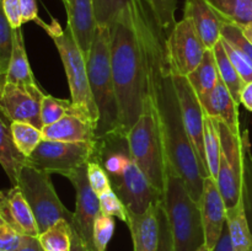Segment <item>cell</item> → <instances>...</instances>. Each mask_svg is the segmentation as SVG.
<instances>
[{"label": "cell", "mask_w": 252, "mask_h": 251, "mask_svg": "<svg viewBox=\"0 0 252 251\" xmlns=\"http://www.w3.org/2000/svg\"><path fill=\"white\" fill-rule=\"evenodd\" d=\"M140 36L147 65L144 102L149 105L157 118L170 171L184 180L192 198L199 202L204 177L185 129L174 73L167 58L165 32L158 26L150 10L140 20Z\"/></svg>", "instance_id": "cell-1"}, {"label": "cell", "mask_w": 252, "mask_h": 251, "mask_svg": "<svg viewBox=\"0 0 252 251\" xmlns=\"http://www.w3.org/2000/svg\"><path fill=\"white\" fill-rule=\"evenodd\" d=\"M218 121V120H217ZM220 133V162L216 181L225 202L226 209H231L244 201V145L241 133H235L218 121Z\"/></svg>", "instance_id": "cell-9"}, {"label": "cell", "mask_w": 252, "mask_h": 251, "mask_svg": "<svg viewBox=\"0 0 252 251\" xmlns=\"http://www.w3.org/2000/svg\"><path fill=\"white\" fill-rule=\"evenodd\" d=\"M172 73H174V70H172ZM174 84L180 101V106H181L185 129H186L189 142H191L194 153L197 155L202 175L206 179V177H209L203 145L204 117H206V115H204V111L202 108L198 95L191 86L187 76H182L174 73Z\"/></svg>", "instance_id": "cell-12"}, {"label": "cell", "mask_w": 252, "mask_h": 251, "mask_svg": "<svg viewBox=\"0 0 252 251\" xmlns=\"http://www.w3.org/2000/svg\"><path fill=\"white\" fill-rule=\"evenodd\" d=\"M20 7H21L22 24L30 21L36 22L39 19L36 0H20Z\"/></svg>", "instance_id": "cell-43"}, {"label": "cell", "mask_w": 252, "mask_h": 251, "mask_svg": "<svg viewBox=\"0 0 252 251\" xmlns=\"http://www.w3.org/2000/svg\"><path fill=\"white\" fill-rule=\"evenodd\" d=\"M7 83L21 84V85H37L33 73L27 59L25 48L24 34L21 29L14 30V47H12L11 59L6 71Z\"/></svg>", "instance_id": "cell-23"}, {"label": "cell", "mask_w": 252, "mask_h": 251, "mask_svg": "<svg viewBox=\"0 0 252 251\" xmlns=\"http://www.w3.org/2000/svg\"><path fill=\"white\" fill-rule=\"evenodd\" d=\"M16 251H44L38 238L24 235L22 243Z\"/></svg>", "instance_id": "cell-45"}, {"label": "cell", "mask_w": 252, "mask_h": 251, "mask_svg": "<svg viewBox=\"0 0 252 251\" xmlns=\"http://www.w3.org/2000/svg\"><path fill=\"white\" fill-rule=\"evenodd\" d=\"M199 101L204 115L225 123L233 132L240 133L239 105L221 79L211 91L199 96Z\"/></svg>", "instance_id": "cell-20"}, {"label": "cell", "mask_w": 252, "mask_h": 251, "mask_svg": "<svg viewBox=\"0 0 252 251\" xmlns=\"http://www.w3.org/2000/svg\"><path fill=\"white\" fill-rule=\"evenodd\" d=\"M158 217H159L160 226V240L159 250L158 251H175L174 240H172L171 230H170L169 220H167L166 212H165L162 199H160V201L158 202Z\"/></svg>", "instance_id": "cell-41"}, {"label": "cell", "mask_w": 252, "mask_h": 251, "mask_svg": "<svg viewBox=\"0 0 252 251\" xmlns=\"http://www.w3.org/2000/svg\"><path fill=\"white\" fill-rule=\"evenodd\" d=\"M187 79L198 97L211 91L217 85L220 80V76L213 49H207L199 65L187 76Z\"/></svg>", "instance_id": "cell-25"}, {"label": "cell", "mask_w": 252, "mask_h": 251, "mask_svg": "<svg viewBox=\"0 0 252 251\" xmlns=\"http://www.w3.org/2000/svg\"><path fill=\"white\" fill-rule=\"evenodd\" d=\"M97 125L84 115H66L58 122L42 128V137L46 140L80 143L95 142Z\"/></svg>", "instance_id": "cell-19"}, {"label": "cell", "mask_w": 252, "mask_h": 251, "mask_svg": "<svg viewBox=\"0 0 252 251\" xmlns=\"http://www.w3.org/2000/svg\"><path fill=\"white\" fill-rule=\"evenodd\" d=\"M142 1L144 0H94L97 26L108 27L118 15Z\"/></svg>", "instance_id": "cell-32"}, {"label": "cell", "mask_w": 252, "mask_h": 251, "mask_svg": "<svg viewBox=\"0 0 252 251\" xmlns=\"http://www.w3.org/2000/svg\"><path fill=\"white\" fill-rule=\"evenodd\" d=\"M213 251H234L233 245H231L230 240V234H229L228 224H225L223 231H221V235L219 238L218 243H217L216 248L213 249Z\"/></svg>", "instance_id": "cell-44"}, {"label": "cell", "mask_w": 252, "mask_h": 251, "mask_svg": "<svg viewBox=\"0 0 252 251\" xmlns=\"http://www.w3.org/2000/svg\"><path fill=\"white\" fill-rule=\"evenodd\" d=\"M95 142L68 143L43 139L34 152L26 157L25 165L49 174L57 172L65 176L88 164L93 157Z\"/></svg>", "instance_id": "cell-10"}, {"label": "cell", "mask_w": 252, "mask_h": 251, "mask_svg": "<svg viewBox=\"0 0 252 251\" xmlns=\"http://www.w3.org/2000/svg\"><path fill=\"white\" fill-rule=\"evenodd\" d=\"M65 177L73 184L76 194L75 212H74L73 223L70 225L78 231L88 248L91 251H95L93 231L96 217L101 212L100 199L89 184L86 164L69 172L68 175H65Z\"/></svg>", "instance_id": "cell-14"}, {"label": "cell", "mask_w": 252, "mask_h": 251, "mask_svg": "<svg viewBox=\"0 0 252 251\" xmlns=\"http://www.w3.org/2000/svg\"><path fill=\"white\" fill-rule=\"evenodd\" d=\"M127 139L134 162L152 186L164 197L170 167L157 118L147 102L140 117L127 132Z\"/></svg>", "instance_id": "cell-6"}, {"label": "cell", "mask_w": 252, "mask_h": 251, "mask_svg": "<svg viewBox=\"0 0 252 251\" xmlns=\"http://www.w3.org/2000/svg\"><path fill=\"white\" fill-rule=\"evenodd\" d=\"M152 11L158 26L164 32L171 31L175 26V12L177 9V0H144Z\"/></svg>", "instance_id": "cell-33"}, {"label": "cell", "mask_w": 252, "mask_h": 251, "mask_svg": "<svg viewBox=\"0 0 252 251\" xmlns=\"http://www.w3.org/2000/svg\"><path fill=\"white\" fill-rule=\"evenodd\" d=\"M16 186L21 189L33 213L39 234L62 219L73 223L74 213L68 211L59 199L49 172L24 165L17 176Z\"/></svg>", "instance_id": "cell-8"}, {"label": "cell", "mask_w": 252, "mask_h": 251, "mask_svg": "<svg viewBox=\"0 0 252 251\" xmlns=\"http://www.w3.org/2000/svg\"><path fill=\"white\" fill-rule=\"evenodd\" d=\"M203 145L209 176L216 180L218 176L219 162H220V133H219L218 121L208 117L207 115L204 117Z\"/></svg>", "instance_id": "cell-27"}, {"label": "cell", "mask_w": 252, "mask_h": 251, "mask_svg": "<svg viewBox=\"0 0 252 251\" xmlns=\"http://www.w3.org/2000/svg\"><path fill=\"white\" fill-rule=\"evenodd\" d=\"M44 251H70L71 248V225L69 221H57L54 225L38 235Z\"/></svg>", "instance_id": "cell-29"}, {"label": "cell", "mask_w": 252, "mask_h": 251, "mask_svg": "<svg viewBox=\"0 0 252 251\" xmlns=\"http://www.w3.org/2000/svg\"><path fill=\"white\" fill-rule=\"evenodd\" d=\"M91 159L107 172L112 189L125 203L128 213L142 214L152 204L164 199L134 162L127 132L121 128L96 139Z\"/></svg>", "instance_id": "cell-3"}, {"label": "cell", "mask_w": 252, "mask_h": 251, "mask_svg": "<svg viewBox=\"0 0 252 251\" xmlns=\"http://www.w3.org/2000/svg\"><path fill=\"white\" fill-rule=\"evenodd\" d=\"M100 199V209L101 213L107 214L111 217H117L122 221L127 224L128 221V211L126 208L125 203L121 201L113 189H108L105 193L98 196Z\"/></svg>", "instance_id": "cell-37"}, {"label": "cell", "mask_w": 252, "mask_h": 251, "mask_svg": "<svg viewBox=\"0 0 252 251\" xmlns=\"http://www.w3.org/2000/svg\"><path fill=\"white\" fill-rule=\"evenodd\" d=\"M115 233V220L113 217L107 214L98 213L94 223L93 231V241L94 250L95 251H106L108 243L112 239Z\"/></svg>", "instance_id": "cell-36"}, {"label": "cell", "mask_w": 252, "mask_h": 251, "mask_svg": "<svg viewBox=\"0 0 252 251\" xmlns=\"http://www.w3.org/2000/svg\"><path fill=\"white\" fill-rule=\"evenodd\" d=\"M36 22L49 34L58 49L68 79L73 105L97 125L98 111L89 83L86 56L78 46L68 27L62 29L56 20H53L51 24H46L41 19Z\"/></svg>", "instance_id": "cell-7"}, {"label": "cell", "mask_w": 252, "mask_h": 251, "mask_svg": "<svg viewBox=\"0 0 252 251\" xmlns=\"http://www.w3.org/2000/svg\"><path fill=\"white\" fill-rule=\"evenodd\" d=\"M223 21L240 27L252 26V0H207Z\"/></svg>", "instance_id": "cell-26"}, {"label": "cell", "mask_w": 252, "mask_h": 251, "mask_svg": "<svg viewBox=\"0 0 252 251\" xmlns=\"http://www.w3.org/2000/svg\"><path fill=\"white\" fill-rule=\"evenodd\" d=\"M66 115H84V113L73 105L71 100H63L52 95H44L41 103V120L43 127L58 122Z\"/></svg>", "instance_id": "cell-31"}, {"label": "cell", "mask_w": 252, "mask_h": 251, "mask_svg": "<svg viewBox=\"0 0 252 251\" xmlns=\"http://www.w3.org/2000/svg\"><path fill=\"white\" fill-rule=\"evenodd\" d=\"M162 202L175 251H197L203 246L204 230L199 203L192 198L184 180L170 170Z\"/></svg>", "instance_id": "cell-5"}, {"label": "cell", "mask_w": 252, "mask_h": 251, "mask_svg": "<svg viewBox=\"0 0 252 251\" xmlns=\"http://www.w3.org/2000/svg\"><path fill=\"white\" fill-rule=\"evenodd\" d=\"M24 235L0 217V251H16Z\"/></svg>", "instance_id": "cell-40"}, {"label": "cell", "mask_w": 252, "mask_h": 251, "mask_svg": "<svg viewBox=\"0 0 252 251\" xmlns=\"http://www.w3.org/2000/svg\"><path fill=\"white\" fill-rule=\"evenodd\" d=\"M64 1H65V0H63V2H64Z\"/></svg>", "instance_id": "cell-51"}, {"label": "cell", "mask_w": 252, "mask_h": 251, "mask_svg": "<svg viewBox=\"0 0 252 251\" xmlns=\"http://www.w3.org/2000/svg\"><path fill=\"white\" fill-rule=\"evenodd\" d=\"M226 224L234 251H252V233L245 211V199L226 209Z\"/></svg>", "instance_id": "cell-24"}, {"label": "cell", "mask_w": 252, "mask_h": 251, "mask_svg": "<svg viewBox=\"0 0 252 251\" xmlns=\"http://www.w3.org/2000/svg\"><path fill=\"white\" fill-rule=\"evenodd\" d=\"M244 31V33H245V36L248 37L249 41L252 43V26H248V27H241Z\"/></svg>", "instance_id": "cell-48"}, {"label": "cell", "mask_w": 252, "mask_h": 251, "mask_svg": "<svg viewBox=\"0 0 252 251\" xmlns=\"http://www.w3.org/2000/svg\"><path fill=\"white\" fill-rule=\"evenodd\" d=\"M221 39L240 52L252 64V43L245 36L240 26L224 21L223 27H221Z\"/></svg>", "instance_id": "cell-35"}, {"label": "cell", "mask_w": 252, "mask_h": 251, "mask_svg": "<svg viewBox=\"0 0 252 251\" xmlns=\"http://www.w3.org/2000/svg\"><path fill=\"white\" fill-rule=\"evenodd\" d=\"M11 121L0 112V165L6 172L12 186H16L17 176L26 162V157L15 145L11 134Z\"/></svg>", "instance_id": "cell-22"}, {"label": "cell", "mask_w": 252, "mask_h": 251, "mask_svg": "<svg viewBox=\"0 0 252 251\" xmlns=\"http://www.w3.org/2000/svg\"><path fill=\"white\" fill-rule=\"evenodd\" d=\"M166 53L174 73L189 76L203 59L206 47L191 21L186 17L176 22L165 39Z\"/></svg>", "instance_id": "cell-11"}, {"label": "cell", "mask_w": 252, "mask_h": 251, "mask_svg": "<svg viewBox=\"0 0 252 251\" xmlns=\"http://www.w3.org/2000/svg\"><path fill=\"white\" fill-rule=\"evenodd\" d=\"M89 83L91 94L98 111V122L96 138H100L112 130L120 129L117 96L111 66L110 29L97 26L86 54ZM122 129V128H121Z\"/></svg>", "instance_id": "cell-4"}, {"label": "cell", "mask_w": 252, "mask_h": 251, "mask_svg": "<svg viewBox=\"0 0 252 251\" xmlns=\"http://www.w3.org/2000/svg\"><path fill=\"white\" fill-rule=\"evenodd\" d=\"M86 170H88L89 184L97 196H101L108 189H112L107 172L96 160H89L88 164H86Z\"/></svg>", "instance_id": "cell-38"}, {"label": "cell", "mask_w": 252, "mask_h": 251, "mask_svg": "<svg viewBox=\"0 0 252 251\" xmlns=\"http://www.w3.org/2000/svg\"><path fill=\"white\" fill-rule=\"evenodd\" d=\"M221 43H223L224 49H225L226 54H228L229 59H230L231 64L234 65V68L236 69V71L239 73L240 78L243 79V81L245 84L251 83L252 81V64L240 52L236 51L235 48L230 46L229 43H226L224 39H221Z\"/></svg>", "instance_id": "cell-39"}, {"label": "cell", "mask_w": 252, "mask_h": 251, "mask_svg": "<svg viewBox=\"0 0 252 251\" xmlns=\"http://www.w3.org/2000/svg\"><path fill=\"white\" fill-rule=\"evenodd\" d=\"M240 103H243L249 111L252 112V81L244 85L240 94Z\"/></svg>", "instance_id": "cell-46"}, {"label": "cell", "mask_w": 252, "mask_h": 251, "mask_svg": "<svg viewBox=\"0 0 252 251\" xmlns=\"http://www.w3.org/2000/svg\"><path fill=\"white\" fill-rule=\"evenodd\" d=\"M184 17L191 21L206 49H213L221 39L224 21L207 0H186Z\"/></svg>", "instance_id": "cell-17"}, {"label": "cell", "mask_w": 252, "mask_h": 251, "mask_svg": "<svg viewBox=\"0 0 252 251\" xmlns=\"http://www.w3.org/2000/svg\"><path fill=\"white\" fill-rule=\"evenodd\" d=\"M64 5L68 17L66 27L70 30L74 39L86 56L97 29L94 0H65Z\"/></svg>", "instance_id": "cell-18"}, {"label": "cell", "mask_w": 252, "mask_h": 251, "mask_svg": "<svg viewBox=\"0 0 252 251\" xmlns=\"http://www.w3.org/2000/svg\"><path fill=\"white\" fill-rule=\"evenodd\" d=\"M0 217L22 235L38 238L36 219L19 186L0 191Z\"/></svg>", "instance_id": "cell-16"}, {"label": "cell", "mask_w": 252, "mask_h": 251, "mask_svg": "<svg viewBox=\"0 0 252 251\" xmlns=\"http://www.w3.org/2000/svg\"><path fill=\"white\" fill-rule=\"evenodd\" d=\"M2 9L5 15L9 20L12 29H21L22 19H21V7H20V0H2Z\"/></svg>", "instance_id": "cell-42"}, {"label": "cell", "mask_w": 252, "mask_h": 251, "mask_svg": "<svg viewBox=\"0 0 252 251\" xmlns=\"http://www.w3.org/2000/svg\"><path fill=\"white\" fill-rule=\"evenodd\" d=\"M14 47V29L10 25L0 0V74L6 75Z\"/></svg>", "instance_id": "cell-34"}, {"label": "cell", "mask_w": 252, "mask_h": 251, "mask_svg": "<svg viewBox=\"0 0 252 251\" xmlns=\"http://www.w3.org/2000/svg\"><path fill=\"white\" fill-rule=\"evenodd\" d=\"M197 251H211V250H208V249H207V246L203 245V246H201V248H199Z\"/></svg>", "instance_id": "cell-50"}, {"label": "cell", "mask_w": 252, "mask_h": 251, "mask_svg": "<svg viewBox=\"0 0 252 251\" xmlns=\"http://www.w3.org/2000/svg\"><path fill=\"white\" fill-rule=\"evenodd\" d=\"M70 251H91L88 248L85 243L83 241V239L80 238V235L78 234V231L71 226V248Z\"/></svg>", "instance_id": "cell-47"}, {"label": "cell", "mask_w": 252, "mask_h": 251, "mask_svg": "<svg viewBox=\"0 0 252 251\" xmlns=\"http://www.w3.org/2000/svg\"><path fill=\"white\" fill-rule=\"evenodd\" d=\"M5 83H6V75L5 74H0V94H1L2 88H4Z\"/></svg>", "instance_id": "cell-49"}, {"label": "cell", "mask_w": 252, "mask_h": 251, "mask_svg": "<svg viewBox=\"0 0 252 251\" xmlns=\"http://www.w3.org/2000/svg\"><path fill=\"white\" fill-rule=\"evenodd\" d=\"M12 139L24 157H29L43 140L42 130L26 122H11Z\"/></svg>", "instance_id": "cell-30"}, {"label": "cell", "mask_w": 252, "mask_h": 251, "mask_svg": "<svg viewBox=\"0 0 252 251\" xmlns=\"http://www.w3.org/2000/svg\"><path fill=\"white\" fill-rule=\"evenodd\" d=\"M147 11L149 7L142 1L118 15L108 26L118 118L125 132L140 117L147 95V65L140 36V20Z\"/></svg>", "instance_id": "cell-2"}, {"label": "cell", "mask_w": 252, "mask_h": 251, "mask_svg": "<svg viewBox=\"0 0 252 251\" xmlns=\"http://www.w3.org/2000/svg\"><path fill=\"white\" fill-rule=\"evenodd\" d=\"M202 224L204 230V245L213 251L226 224V206L213 177H206L199 198Z\"/></svg>", "instance_id": "cell-15"}, {"label": "cell", "mask_w": 252, "mask_h": 251, "mask_svg": "<svg viewBox=\"0 0 252 251\" xmlns=\"http://www.w3.org/2000/svg\"><path fill=\"white\" fill-rule=\"evenodd\" d=\"M159 202V201H158ZM158 202L152 204L144 213H128L127 225L130 230L133 251H158L160 240Z\"/></svg>", "instance_id": "cell-21"}, {"label": "cell", "mask_w": 252, "mask_h": 251, "mask_svg": "<svg viewBox=\"0 0 252 251\" xmlns=\"http://www.w3.org/2000/svg\"><path fill=\"white\" fill-rule=\"evenodd\" d=\"M46 94L37 85L5 83L0 94V112L11 122H26L42 130L41 103Z\"/></svg>", "instance_id": "cell-13"}, {"label": "cell", "mask_w": 252, "mask_h": 251, "mask_svg": "<svg viewBox=\"0 0 252 251\" xmlns=\"http://www.w3.org/2000/svg\"><path fill=\"white\" fill-rule=\"evenodd\" d=\"M213 52L214 57H216L217 65H218L219 76H220L223 83L226 85V88L229 89L236 103L240 105V94L245 83H244L243 79L240 78L239 73L236 71V69L231 64L230 59H229L228 54H226L225 49H224L223 43H221V39L216 44Z\"/></svg>", "instance_id": "cell-28"}]
</instances>
